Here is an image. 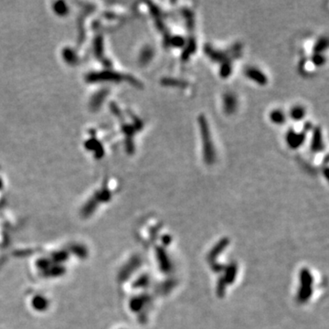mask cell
I'll list each match as a JSON object with an SVG mask.
<instances>
[{
    "label": "cell",
    "mask_w": 329,
    "mask_h": 329,
    "mask_svg": "<svg viewBox=\"0 0 329 329\" xmlns=\"http://www.w3.org/2000/svg\"><path fill=\"white\" fill-rule=\"evenodd\" d=\"M305 138H306V136H305L303 131H294V130H292L286 136L287 144L289 145V147L293 148V149H296V148H298L301 145H303Z\"/></svg>",
    "instance_id": "cell-2"
},
{
    "label": "cell",
    "mask_w": 329,
    "mask_h": 329,
    "mask_svg": "<svg viewBox=\"0 0 329 329\" xmlns=\"http://www.w3.org/2000/svg\"><path fill=\"white\" fill-rule=\"evenodd\" d=\"M323 146L322 144V136H321V133L319 131H316L315 136H314V139L312 142V148L313 150H320Z\"/></svg>",
    "instance_id": "cell-7"
},
{
    "label": "cell",
    "mask_w": 329,
    "mask_h": 329,
    "mask_svg": "<svg viewBox=\"0 0 329 329\" xmlns=\"http://www.w3.org/2000/svg\"><path fill=\"white\" fill-rule=\"evenodd\" d=\"M307 111L303 106H295L290 111V117L294 121H301L305 118Z\"/></svg>",
    "instance_id": "cell-4"
},
{
    "label": "cell",
    "mask_w": 329,
    "mask_h": 329,
    "mask_svg": "<svg viewBox=\"0 0 329 329\" xmlns=\"http://www.w3.org/2000/svg\"><path fill=\"white\" fill-rule=\"evenodd\" d=\"M202 124V141H203V148H204V156L207 162L211 163L214 159V151H213V145L211 143V138H210V133L208 130V125H207L206 121L205 123Z\"/></svg>",
    "instance_id": "cell-1"
},
{
    "label": "cell",
    "mask_w": 329,
    "mask_h": 329,
    "mask_svg": "<svg viewBox=\"0 0 329 329\" xmlns=\"http://www.w3.org/2000/svg\"><path fill=\"white\" fill-rule=\"evenodd\" d=\"M246 76L249 79L255 81V83H258V84H262V85L267 83L266 76L263 74L261 70L256 69V68H248L246 70Z\"/></svg>",
    "instance_id": "cell-3"
},
{
    "label": "cell",
    "mask_w": 329,
    "mask_h": 329,
    "mask_svg": "<svg viewBox=\"0 0 329 329\" xmlns=\"http://www.w3.org/2000/svg\"><path fill=\"white\" fill-rule=\"evenodd\" d=\"M270 120L272 121V123H276V124H282L285 123V114L281 110H273L270 113Z\"/></svg>",
    "instance_id": "cell-6"
},
{
    "label": "cell",
    "mask_w": 329,
    "mask_h": 329,
    "mask_svg": "<svg viewBox=\"0 0 329 329\" xmlns=\"http://www.w3.org/2000/svg\"><path fill=\"white\" fill-rule=\"evenodd\" d=\"M224 109L228 113H233L235 110L237 102L233 94H226L223 100Z\"/></svg>",
    "instance_id": "cell-5"
}]
</instances>
